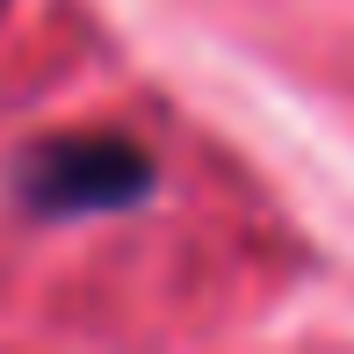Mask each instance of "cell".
Wrapping results in <instances>:
<instances>
[{
  "mask_svg": "<svg viewBox=\"0 0 354 354\" xmlns=\"http://www.w3.org/2000/svg\"><path fill=\"white\" fill-rule=\"evenodd\" d=\"M29 210L44 217H87V210H123L152 188V159L123 138H66V145H44V152L22 159L15 174Z\"/></svg>",
  "mask_w": 354,
  "mask_h": 354,
  "instance_id": "6da1fadb",
  "label": "cell"
}]
</instances>
